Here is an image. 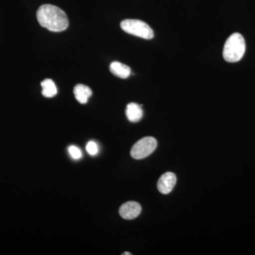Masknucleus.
<instances>
[{"mask_svg": "<svg viewBox=\"0 0 255 255\" xmlns=\"http://www.w3.org/2000/svg\"><path fill=\"white\" fill-rule=\"evenodd\" d=\"M36 16L39 24L50 31H63L69 26L65 11L54 5H42L37 11Z\"/></svg>", "mask_w": 255, "mask_h": 255, "instance_id": "f257e3e1", "label": "nucleus"}, {"mask_svg": "<svg viewBox=\"0 0 255 255\" xmlns=\"http://www.w3.org/2000/svg\"><path fill=\"white\" fill-rule=\"evenodd\" d=\"M246 49V41L243 36L241 33H233L225 43L223 58L228 63H236L242 59Z\"/></svg>", "mask_w": 255, "mask_h": 255, "instance_id": "f03ea898", "label": "nucleus"}, {"mask_svg": "<svg viewBox=\"0 0 255 255\" xmlns=\"http://www.w3.org/2000/svg\"><path fill=\"white\" fill-rule=\"evenodd\" d=\"M121 28L124 31L140 37L144 39H152L154 37V32L152 28L144 21L137 19H125L121 23Z\"/></svg>", "mask_w": 255, "mask_h": 255, "instance_id": "7ed1b4c3", "label": "nucleus"}, {"mask_svg": "<svg viewBox=\"0 0 255 255\" xmlns=\"http://www.w3.org/2000/svg\"><path fill=\"white\" fill-rule=\"evenodd\" d=\"M157 145V140L153 137H143L132 146L130 155L135 159L145 158L155 151Z\"/></svg>", "mask_w": 255, "mask_h": 255, "instance_id": "20e7f679", "label": "nucleus"}, {"mask_svg": "<svg viewBox=\"0 0 255 255\" xmlns=\"http://www.w3.org/2000/svg\"><path fill=\"white\" fill-rule=\"evenodd\" d=\"M177 183V177L173 172H166L159 177L157 189L162 194H168L174 189Z\"/></svg>", "mask_w": 255, "mask_h": 255, "instance_id": "39448f33", "label": "nucleus"}, {"mask_svg": "<svg viewBox=\"0 0 255 255\" xmlns=\"http://www.w3.org/2000/svg\"><path fill=\"white\" fill-rule=\"evenodd\" d=\"M140 213H141V206L135 201H128L119 209V214L126 220L135 219Z\"/></svg>", "mask_w": 255, "mask_h": 255, "instance_id": "423d86ee", "label": "nucleus"}, {"mask_svg": "<svg viewBox=\"0 0 255 255\" xmlns=\"http://www.w3.org/2000/svg\"><path fill=\"white\" fill-rule=\"evenodd\" d=\"M126 114L128 121L132 123H136L141 120L143 112L140 105L136 103H130L127 106Z\"/></svg>", "mask_w": 255, "mask_h": 255, "instance_id": "0eeeda50", "label": "nucleus"}, {"mask_svg": "<svg viewBox=\"0 0 255 255\" xmlns=\"http://www.w3.org/2000/svg\"><path fill=\"white\" fill-rule=\"evenodd\" d=\"M74 95L76 100L82 105H85L88 102L89 98L91 97L92 92L90 87L82 84H79L74 88Z\"/></svg>", "mask_w": 255, "mask_h": 255, "instance_id": "6e6552de", "label": "nucleus"}, {"mask_svg": "<svg viewBox=\"0 0 255 255\" xmlns=\"http://www.w3.org/2000/svg\"><path fill=\"white\" fill-rule=\"evenodd\" d=\"M110 71L115 76L122 79L128 78L131 73V70L128 65L117 61L113 62L111 64Z\"/></svg>", "mask_w": 255, "mask_h": 255, "instance_id": "1a4fd4ad", "label": "nucleus"}, {"mask_svg": "<svg viewBox=\"0 0 255 255\" xmlns=\"http://www.w3.org/2000/svg\"><path fill=\"white\" fill-rule=\"evenodd\" d=\"M42 95L47 98H51L57 95V87L54 82L50 79H46L41 82Z\"/></svg>", "mask_w": 255, "mask_h": 255, "instance_id": "9d476101", "label": "nucleus"}, {"mask_svg": "<svg viewBox=\"0 0 255 255\" xmlns=\"http://www.w3.org/2000/svg\"><path fill=\"white\" fill-rule=\"evenodd\" d=\"M68 151L69 152H70V155H71L72 157L74 159H78L82 157L81 150H80L78 147H76V146H70L68 148Z\"/></svg>", "mask_w": 255, "mask_h": 255, "instance_id": "9b49d317", "label": "nucleus"}, {"mask_svg": "<svg viewBox=\"0 0 255 255\" xmlns=\"http://www.w3.org/2000/svg\"><path fill=\"white\" fill-rule=\"evenodd\" d=\"M86 149L88 153L91 155H97L99 150L97 144L94 141L89 142L88 143H87Z\"/></svg>", "mask_w": 255, "mask_h": 255, "instance_id": "f8f14e48", "label": "nucleus"}, {"mask_svg": "<svg viewBox=\"0 0 255 255\" xmlns=\"http://www.w3.org/2000/svg\"><path fill=\"white\" fill-rule=\"evenodd\" d=\"M123 255H131V253H128V252H127V253H123Z\"/></svg>", "mask_w": 255, "mask_h": 255, "instance_id": "ddd939ff", "label": "nucleus"}]
</instances>
